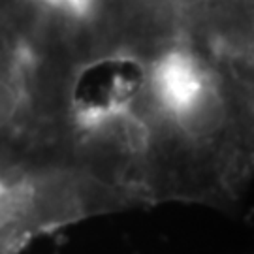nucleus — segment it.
Masks as SVG:
<instances>
[{
    "instance_id": "obj_1",
    "label": "nucleus",
    "mask_w": 254,
    "mask_h": 254,
    "mask_svg": "<svg viewBox=\"0 0 254 254\" xmlns=\"http://www.w3.org/2000/svg\"><path fill=\"white\" fill-rule=\"evenodd\" d=\"M87 34L96 64L136 66L173 44L253 59V0H92Z\"/></svg>"
}]
</instances>
